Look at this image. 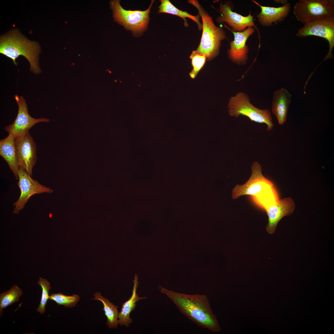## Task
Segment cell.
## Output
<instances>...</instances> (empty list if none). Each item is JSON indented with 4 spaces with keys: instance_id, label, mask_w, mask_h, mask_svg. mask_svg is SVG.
Listing matches in <instances>:
<instances>
[{
    "instance_id": "1",
    "label": "cell",
    "mask_w": 334,
    "mask_h": 334,
    "mask_svg": "<svg viewBox=\"0 0 334 334\" xmlns=\"http://www.w3.org/2000/svg\"><path fill=\"white\" fill-rule=\"evenodd\" d=\"M160 292L173 302L180 311L197 325L213 332L221 330L205 295L187 294L159 286Z\"/></svg>"
},
{
    "instance_id": "2",
    "label": "cell",
    "mask_w": 334,
    "mask_h": 334,
    "mask_svg": "<svg viewBox=\"0 0 334 334\" xmlns=\"http://www.w3.org/2000/svg\"><path fill=\"white\" fill-rule=\"evenodd\" d=\"M40 51L37 42L29 40L18 29L12 30L0 37V53L11 59L16 66L17 58L24 56L30 63V70L36 74L41 72L38 65Z\"/></svg>"
},
{
    "instance_id": "3",
    "label": "cell",
    "mask_w": 334,
    "mask_h": 334,
    "mask_svg": "<svg viewBox=\"0 0 334 334\" xmlns=\"http://www.w3.org/2000/svg\"><path fill=\"white\" fill-rule=\"evenodd\" d=\"M251 174L249 180L242 185H236L232 191L233 199H236L244 195L251 196L254 201L261 203L264 200L263 195L268 199L273 198L277 194L272 183L265 177L262 173V167L257 161L251 166Z\"/></svg>"
},
{
    "instance_id": "4",
    "label": "cell",
    "mask_w": 334,
    "mask_h": 334,
    "mask_svg": "<svg viewBox=\"0 0 334 334\" xmlns=\"http://www.w3.org/2000/svg\"><path fill=\"white\" fill-rule=\"evenodd\" d=\"M198 10L203 22V33L199 45L196 50L199 54L205 55L208 60L215 57L218 54L221 42L225 37L223 30L217 27L212 17L197 0L188 1Z\"/></svg>"
},
{
    "instance_id": "5",
    "label": "cell",
    "mask_w": 334,
    "mask_h": 334,
    "mask_svg": "<svg viewBox=\"0 0 334 334\" xmlns=\"http://www.w3.org/2000/svg\"><path fill=\"white\" fill-rule=\"evenodd\" d=\"M228 108L231 116L237 118L240 115L245 116L251 121L266 124L268 131L273 129V124L269 110L261 109L254 106L250 103L248 96L244 92H239L232 96Z\"/></svg>"
},
{
    "instance_id": "6",
    "label": "cell",
    "mask_w": 334,
    "mask_h": 334,
    "mask_svg": "<svg viewBox=\"0 0 334 334\" xmlns=\"http://www.w3.org/2000/svg\"><path fill=\"white\" fill-rule=\"evenodd\" d=\"M154 1H152L147 10L141 11L126 10L121 6L119 1H111L110 5L114 20L134 33H140L145 30L148 25L149 13Z\"/></svg>"
},
{
    "instance_id": "7",
    "label": "cell",
    "mask_w": 334,
    "mask_h": 334,
    "mask_svg": "<svg viewBox=\"0 0 334 334\" xmlns=\"http://www.w3.org/2000/svg\"><path fill=\"white\" fill-rule=\"evenodd\" d=\"M333 0H300L294 7L293 13L304 24L320 18L334 17Z\"/></svg>"
},
{
    "instance_id": "8",
    "label": "cell",
    "mask_w": 334,
    "mask_h": 334,
    "mask_svg": "<svg viewBox=\"0 0 334 334\" xmlns=\"http://www.w3.org/2000/svg\"><path fill=\"white\" fill-rule=\"evenodd\" d=\"M298 37L313 36L322 37L328 42V52L323 61L333 58L332 50L334 46V17L315 19L304 24L296 34Z\"/></svg>"
},
{
    "instance_id": "9",
    "label": "cell",
    "mask_w": 334,
    "mask_h": 334,
    "mask_svg": "<svg viewBox=\"0 0 334 334\" xmlns=\"http://www.w3.org/2000/svg\"><path fill=\"white\" fill-rule=\"evenodd\" d=\"M18 186L20 195L18 200L14 203L15 207L13 213L18 214L23 208L30 198L34 195L43 193H52L53 190L41 185L32 179L23 169L19 167L18 173Z\"/></svg>"
},
{
    "instance_id": "10",
    "label": "cell",
    "mask_w": 334,
    "mask_h": 334,
    "mask_svg": "<svg viewBox=\"0 0 334 334\" xmlns=\"http://www.w3.org/2000/svg\"><path fill=\"white\" fill-rule=\"evenodd\" d=\"M15 98L18 106V114L13 123L6 126L5 130L15 138L23 135L38 123L49 122V119L46 118L36 119L31 117L28 112V106L24 98L17 95L15 96Z\"/></svg>"
},
{
    "instance_id": "11",
    "label": "cell",
    "mask_w": 334,
    "mask_h": 334,
    "mask_svg": "<svg viewBox=\"0 0 334 334\" xmlns=\"http://www.w3.org/2000/svg\"><path fill=\"white\" fill-rule=\"evenodd\" d=\"M16 156L19 168L24 169L31 176L36 160V145L29 132L15 138Z\"/></svg>"
},
{
    "instance_id": "12",
    "label": "cell",
    "mask_w": 334,
    "mask_h": 334,
    "mask_svg": "<svg viewBox=\"0 0 334 334\" xmlns=\"http://www.w3.org/2000/svg\"><path fill=\"white\" fill-rule=\"evenodd\" d=\"M295 208V203L290 197L279 199L276 204L270 206L266 211L268 217V223L266 227L268 233H274L280 220L291 214Z\"/></svg>"
},
{
    "instance_id": "13",
    "label": "cell",
    "mask_w": 334,
    "mask_h": 334,
    "mask_svg": "<svg viewBox=\"0 0 334 334\" xmlns=\"http://www.w3.org/2000/svg\"><path fill=\"white\" fill-rule=\"evenodd\" d=\"M291 95L286 89L282 88L273 93L272 102V111L278 122L283 125L286 121Z\"/></svg>"
},
{
    "instance_id": "14",
    "label": "cell",
    "mask_w": 334,
    "mask_h": 334,
    "mask_svg": "<svg viewBox=\"0 0 334 334\" xmlns=\"http://www.w3.org/2000/svg\"><path fill=\"white\" fill-rule=\"evenodd\" d=\"M254 31L253 28L249 27L241 32H233L234 40L231 43L229 52L231 59L237 62H242L246 59L248 50L246 42Z\"/></svg>"
},
{
    "instance_id": "15",
    "label": "cell",
    "mask_w": 334,
    "mask_h": 334,
    "mask_svg": "<svg viewBox=\"0 0 334 334\" xmlns=\"http://www.w3.org/2000/svg\"><path fill=\"white\" fill-rule=\"evenodd\" d=\"M15 138L11 134L6 138L0 141V155L6 161L17 179L19 166L18 163L15 150Z\"/></svg>"
},
{
    "instance_id": "16",
    "label": "cell",
    "mask_w": 334,
    "mask_h": 334,
    "mask_svg": "<svg viewBox=\"0 0 334 334\" xmlns=\"http://www.w3.org/2000/svg\"><path fill=\"white\" fill-rule=\"evenodd\" d=\"M220 11L222 14L223 21L227 22L235 30L242 31L247 27L254 26L253 17L250 14L243 16L232 11L229 6L224 4L221 5Z\"/></svg>"
},
{
    "instance_id": "17",
    "label": "cell",
    "mask_w": 334,
    "mask_h": 334,
    "mask_svg": "<svg viewBox=\"0 0 334 334\" xmlns=\"http://www.w3.org/2000/svg\"><path fill=\"white\" fill-rule=\"evenodd\" d=\"M255 2L261 8V12L259 15L258 18L261 23L264 25H268L273 22L283 20L290 10L289 3H286L281 7H274L262 6Z\"/></svg>"
},
{
    "instance_id": "18",
    "label": "cell",
    "mask_w": 334,
    "mask_h": 334,
    "mask_svg": "<svg viewBox=\"0 0 334 334\" xmlns=\"http://www.w3.org/2000/svg\"><path fill=\"white\" fill-rule=\"evenodd\" d=\"M133 282L134 285L132 295L128 300L122 304V309L118 314V323L120 326H124L126 327L129 326L132 322V320L130 316V314L135 309L136 302L140 300L147 298L146 297H139L137 293L139 282L136 275Z\"/></svg>"
},
{
    "instance_id": "19",
    "label": "cell",
    "mask_w": 334,
    "mask_h": 334,
    "mask_svg": "<svg viewBox=\"0 0 334 334\" xmlns=\"http://www.w3.org/2000/svg\"><path fill=\"white\" fill-rule=\"evenodd\" d=\"M94 298L92 299L101 301L103 305V310L107 320L106 324L111 328H117L118 326V307L111 302L107 298L101 296V293L96 292L94 294Z\"/></svg>"
},
{
    "instance_id": "20",
    "label": "cell",
    "mask_w": 334,
    "mask_h": 334,
    "mask_svg": "<svg viewBox=\"0 0 334 334\" xmlns=\"http://www.w3.org/2000/svg\"><path fill=\"white\" fill-rule=\"evenodd\" d=\"M160 1L161 4L159 6V10L158 13H165L179 16L184 20V25L186 26L188 25L186 18H189L196 23L199 30L202 28V25L199 20V15L194 16L189 14L186 11H181L175 7L169 0H161Z\"/></svg>"
},
{
    "instance_id": "21",
    "label": "cell",
    "mask_w": 334,
    "mask_h": 334,
    "mask_svg": "<svg viewBox=\"0 0 334 334\" xmlns=\"http://www.w3.org/2000/svg\"><path fill=\"white\" fill-rule=\"evenodd\" d=\"M22 294V291L16 285L0 294V310L19 301Z\"/></svg>"
},
{
    "instance_id": "22",
    "label": "cell",
    "mask_w": 334,
    "mask_h": 334,
    "mask_svg": "<svg viewBox=\"0 0 334 334\" xmlns=\"http://www.w3.org/2000/svg\"><path fill=\"white\" fill-rule=\"evenodd\" d=\"M49 299L55 301L58 306L71 308L75 306L80 299V297L78 295L67 296L59 293H52L49 296Z\"/></svg>"
},
{
    "instance_id": "23",
    "label": "cell",
    "mask_w": 334,
    "mask_h": 334,
    "mask_svg": "<svg viewBox=\"0 0 334 334\" xmlns=\"http://www.w3.org/2000/svg\"><path fill=\"white\" fill-rule=\"evenodd\" d=\"M37 282L38 284L42 288V292L40 303L36 311L41 314H43L45 312V306L49 299V291L51 287L50 283L48 280L41 277H39Z\"/></svg>"
},
{
    "instance_id": "24",
    "label": "cell",
    "mask_w": 334,
    "mask_h": 334,
    "mask_svg": "<svg viewBox=\"0 0 334 334\" xmlns=\"http://www.w3.org/2000/svg\"><path fill=\"white\" fill-rule=\"evenodd\" d=\"M190 58L191 60L193 69L190 75L192 78H194L203 66L207 57L205 55L199 54L196 50L192 51Z\"/></svg>"
}]
</instances>
